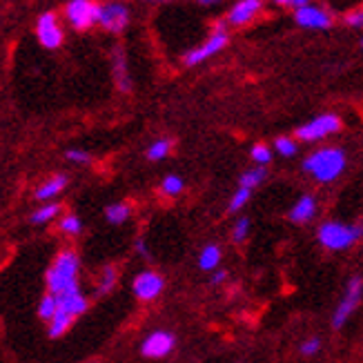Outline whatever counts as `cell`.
I'll use <instances>...</instances> for the list:
<instances>
[{
	"label": "cell",
	"mask_w": 363,
	"mask_h": 363,
	"mask_svg": "<svg viewBox=\"0 0 363 363\" xmlns=\"http://www.w3.org/2000/svg\"><path fill=\"white\" fill-rule=\"evenodd\" d=\"M288 216H290L292 223H298V225L308 223V220H312L314 216H317V199L310 196V194L301 196L292 205V210H290Z\"/></svg>",
	"instance_id": "cell-15"
},
{
	"label": "cell",
	"mask_w": 363,
	"mask_h": 363,
	"mask_svg": "<svg viewBox=\"0 0 363 363\" xmlns=\"http://www.w3.org/2000/svg\"><path fill=\"white\" fill-rule=\"evenodd\" d=\"M89 363H96V361H89Z\"/></svg>",
	"instance_id": "cell-40"
},
{
	"label": "cell",
	"mask_w": 363,
	"mask_h": 363,
	"mask_svg": "<svg viewBox=\"0 0 363 363\" xmlns=\"http://www.w3.org/2000/svg\"><path fill=\"white\" fill-rule=\"evenodd\" d=\"M317 239L325 250L341 252L352 247L359 239H363V225H350L341 220H325L317 230Z\"/></svg>",
	"instance_id": "cell-3"
},
{
	"label": "cell",
	"mask_w": 363,
	"mask_h": 363,
	"mask_svg": "<svg viewBox=\"0 0 363 363\" xmlns=\"http://www.w3.org/2000/svg\"><path fill=\"white\" fill-rule=\"evenodd\" d=\"M105 216H107V220L112 225H123L125 220H128L130 216H132V208L128 203H112L109 208L105 210Z\"/></svg>",
	"instance_id": "cell-21"
},
{
	"label": "cell",
	"mask_w": 363,
	"mask_h": 363,
	"mask_svg": "<svg viewBox=\"0 0 363 363\" xmlns=\"http://www.w3.org/2000/svg\"><path fill=\"white\" fill-rule=\"evenodd\" d=\"M74 319H76V317H72V314H67L65 310H58V312L54 314V319L50 321V328H47V335H50L52 339L62 337V335H65L67 330L74 325Z\"/></svg>",
	"instance_id": "cell-19"
},
{
	"label": "cell",
	"mask_w": 363,
	"mask_h": 363,
	"mask_svg": "<svg viewBox=\"0 0 363 363\" xmlns=\"http://www.w3.org/2000/svg\"><path fill=\"white\" fill-rule=\"evenodd\" d=\"M361 47H363V40H361Z\"/></svg>",
	"instance_id": "cell-41"
},
{
	"label": "cell",
	"mask_w": 363,
	"mask_h": 363,
	"mask_svg": "<svg viewBox=\"0 0 363 363\" xmlns=\"http://www.w3.org/2000/svg\"><path fill=\"white\" fill-rule=\"evenodd\" d=\"M274 150L281 154V156H286V159H290V156L296 154V140L290 138V136H279L274 140Z\"/></svg>",
	"instance_id": "cell-29"
},
{
	"label": "cell",
	"mask_w": 363,
	"mask_h": 363,
	"mask_svg": "<svg viewBox=\"0 0 363 363\" xmlns=\"http://www.w3.org/2000/svg\"><path fill=\"white\" fill-rule=\"evenodd\" d=\"M220 259H223V252H220V247L214 245V243H210V245H205L201 250V255H199V267H201L203 272H212V270H216V267H218Z\"/></svg>",
	"instance_id": "cell-18"
},
{
	"label": "cell",
	"mask_w": 363,
	"mask_h": 363,
	"mask_svg": "<svg viewBox=\"0 0 363 363\" xmlns=\"http://www.w3.org/2000/svg\"><path fill=\"white\" fill-rule=\"evenodd\" d=\"M134 247H136V252H138V255L143 257V259H150V250H147V245H145V241H143V239H138Z\"/></svg>",
	"instance_id": "cell-37"
},
{
	"label": "cell",
	"mask_w": 363,
	"mask_h": 363,
	"mask_svg": "<svg viewBox=\"0 0 363 363\" xmlns=\"http://www.w3.org/2000/svg\"><path fill=\"white\" fill-rule=\"evenodd\" d=\"M225 47H228V34H225V31H223V34H212L203 45L194 47V50H189V52L183 56V62H185L187 67L201 65L203 60H208V58L216 56L220 50H225Z\"/></svg>",
	"instance_id": "cell-8"
},
{
	"label": "cell",
	"mask_w": 363,
	"mask_h": 363,
	"mask_svg": "<svg viewBox=\"0 0 363 363\" xmlns=\"http://www.w3.org/2000/svg\"><path fill=\"white\" fill-rule=\"evenodd\" d=\"M65 156H67V161H72L76 165H87V163H91V156L85 150H67Z\"/></svg>",
	"instance_id": "cell-33"
},
{
	"label": "cell",
	"mask_w": 363,
	"mask_h": 363,
	"mask_svg": "<svg viewBox=\"0 0 363 363\" xmlns=\"http://www.w3.org/2000/svg\"><path fill=\"white\" fill-rule=\"evenodd\" d=\"M163 288H165V279L159 272H154V270L138 272L134 283H132L134 296L138 298V301H145V303L154 301V298H159Z\"/></svg>",
	"instance_id": "cell-7"
},
{
	"label": "cell",
	"mask_w": 363,
	"mask_h": 363,
	"mask_svg": "<svg viewBox=\"0 0 363 363\" xmlns=\"http://www.w3.org/2000/svg\"><path fill=\"white\" fill-rule=\"evenodd\" d=\"M78 272H81V259L74 250H62L47 270V290L56 296L76 294L78 288Z\"/></svg>",
	"instance_id": "cell-1"
},
{
	"label": "cell",
	"mask_w": 363,
	"mask_h": 363,
	"mask_svg": "<svg viewBox=\"0 0 363 363\" xmlns=\"http://www.w3.org/2000/svg\"><path fill=\"white\" fill-rule=\"evenodd\" d=\"M279 5H286V7H294V9H301L306 5H310V0H274Z\"/></svg>",
	"instance_id": "cell-35"
},
{
	"label": "cell",
	"mask_w": 363,
	"mask_h": 363,
	"mask_svg": "<svg viewBox=\"0 0 363 363\" xmlns=\"http://www.w3.org/2000/svg\"><path fill=\"white\" fill-rule=\"evenodd\" d=\"M58 312V296L56 294H45L43 298H40V303H38V317L43 319V321H47L50 323L52 319H54V314Z\"/></svg>",
	"instance_id": "cell-22"
},
{
	"label": "cell",
	"mask_w": 363,
	"mask_h": 363,
	"mask_svg": "<svg viewBox=\"0 0 363 363\" xmlns=\"http://www.w3.org/2000/svg\"><path fill=\"white\" fill-rule=\"evenodd\" d=\"M174 335L165 333V330H156L150 337H145L143 345H140V354L147 359H163L172 350H174Z\"/></svg>",
	"instance_id": "cell-9"
},
{
	"label": "cell",
	"mask_w": 363,
	"mask_h": 363,
	"mask_svg": "<svg viewBox=\"0 0 363 363\" xmlns=\"http://www.w3.org/2000/svg\"><path fill=\"white\" fill-rule=\"evenodd\" d=\"M152 3H163V0H152Z\"/></svg>",
	"instance_id": "cell-39"
},
{
	"label": "cell",
	"mask_w": 363,
	"mask_h": 363,
	"mask_svg": "<svg viewBox=\"0 0 363 363\" xmlns=\"http://www.w3.org/2000/svg\"><path fill=\"white\" fill-rule=\"evenodd\" d=\"M65 11L74 29H89L101 18V5L94 0H72Z\"/></svg>",
	"instance_id": "cell-6"
},
{
	"label": "cell",
	"mask_w": 363,
	"mask_h": 363,
	"mask_svg": "<svg viewBox=\"0 0 363 363\" xmlns=\"http://www.w3.org/2000/svg\"><path fill=\"white\" fill-rule=\"evenodd\" d=\"M294 21L296 25H301L306 29H328L330 25H333V18H330V13L317 5H306L301 9L294 11Z\"/></svg>",
	"instance_id": "cell-12"
},
{
	"label": "cell",
	"mask_w": 363,
	"mask_h": 363,
	"mask_svg": "<svg viewBox=\"0 0 363 363\" xmlns=\"http://www.w3.org/2000/svg\"><path fill=\"white\" fill-rule=\"evenodd\" d=\"M361 296H363V279L361 277H352L348 281V286H345V294L341 296V301L333 314V328L339 330L345 325V321H348L352 317V312L359 308L361 303Z\"/></svg>",
	"instance_id": "cell-5"
},
{
	"label": "cell",
	"mask_w": 363,
	"mask_h": 363,
	"mask_svg": "<svg viewBox=\"0 0 363 363\" xmlns=\"http://www.w3.org/2000/svg\"><path fill=\"white\" fill-rule=\"evenodd\" d=\"M301 354L303 357H314V354H319V350H321V339L319 337H310V339H306L303 343H301Z\"/></svg>",
	"instance_id": "cell-32"
},
{
	"label": "cell",
	"mask_w": 363,
	"mask_h": 363,
	"mask_svg": "<svg viewBox=\"0 0 363 363\" xmlns=\"http://www.w3.org/2000/svg\"><path fill=\"white\" fill-rule=\"evenodd\" d=\"M87 308H89V301L81 292L58 296V310H65L67 314H72V317H81V314L87 312Z\"/></svg>",
	"instance_id": "cell-16"
},
{
	"label": "cell",
	"mask_w": 363,
	"mask_h": 363,
	"mask_svg": "<svg viewBox=\"0 0 363 363\" xmlns=\"http://www.w3.org/2000/svg\"><path fill=\"white\" fill-rule=\"evenodd\" d=\"M69 179L65 174H54L52 179H47L38 189H36V199L38 201H52L54 196H58L62 189L67 187Z\"/></svg>",
	"instance_id": "cell-17"
},
{
	"label": "cell",
	"mask_w": 363,
	"mask_h": 363,
	"mask_svg": "<svg viewBox=\"0 0 363 363\" xmlns=\"http://www.w3.org/2000/svg\"><path fill=\"white\" fill-rule=\"evenodd\" d=\"M112 65H114L116 87L123 94H128L132 89V78H130V72H128V58H125L123 47H114V52H112Z\"/></svg>",
	"instance_id": "cell-14"
},
{
	"label": "cell",
	"mask_w": 363,
	"mask_h": 363,
	"mask_svg": "<svg viewBox=\"0 0 363 363\" xmlns=\"http://www.w3.org/2000/svg\"><path fill=\"white\" fill-rule=\"evenodd\" d=\"M261 7H263L261 0H239V3H236L228 13V23L234 27L245 25L261 11Z\"/></svg>",
	"instance_id": "cell-13"
},
{
	"label": "cell",
	"mask_w": 363,
	"mask_h": 363,
	"mask_svg": "<svg viewBox=\"0 0 363 363\" xmlns=\"http://www.w3.org/2000/svg\"><path fill=\"white\" fill-rule=\"evenodd\" d=\"M161 189H163V194H165V196L174 199V196H179V194L183 192V189H185V183H183V179L177 177V174H167V177L163 179V183H161Z\"/></svg>",
	"instance_id": "cell-27"
},
{
	"label": "cell",
	"mask_w": 363,
	"mask_h": 363,
	"mask_svg": "<svg viewBox=\"0 0 363 363\" xmlns=\"http://www.w3.org/2000/svg\"><path fill=\"white\" fill-rule=\"evenodd\" d=\"M341 130V118L337 114H321L296 130V140L301 143H317Z\"/></svg>",
	"instance_id": "cell-4"
},
{
	"label": "cell",
	"mask_w": 363,
	"mask_h": 363,
	"mask_svg": "<svg viewBox=\"0 0 363 363\" xmlns=\"http://www.w3.org/2000/svg\"><path fill=\"white\" fill-rule=\"evenodd\" d=\"M265 177H267L265 167H252V169H247V172H243V174H241V181H239L241 185L239 187L255 189L257 185H261L265 181Z\"/></svg>",
	"instance_id": "cell-24"
},
{
	"label": "cell",
	"mask_w": 363,
	"mask_h": 363,
	"mask_svg": "<svg viewBox=\"0 0 363 363\" xmlns=\"http://www.w3.org/2000/svg\"><path fill=\"white\" fill-rule=\"evenodd\" d=\"M228 279V272L225 270H218V272H214V277L210 279V286H220Z\"/></svg>",
	"instance_id": "cell-36"
},
{
	"label": "cell",
	"mask_w": 363,
	"mask_h": 363,
	"mask_svg": "<svg viewBox=\"0 0 363 363\" xmlns=\"http://www.w3.org/2000/svg\"><path fill=\"white\" fill-rule=\"evenodd\" d=\"M172 152V140L169 138H159L156 143L147 147V159L150 161H163L167 159V154Z\"/></svg>",
	"instance_id": "cell-25"
},
{
	"label": "cell",
	"mask_w": 363,
	"mask_h": 363,
	"mask_svg": "<svg viewBox=\"0 0 363 363\" xmlns=\"http://www.w3.org/2000/svg\"><path fill=\"white\" fill-rule=\"evenodd\" d=\"M303 169L319 183L337 181L345 169V152L339 147H321L303 161Z\"/></svg>",
	"instance_id": "cell-2"
},
{
	"label": "cell",
	"mask_w": 363,
	"mask_h": 363,
	"mask_svg": "<svg viewBox=\"0 0 363 363\" xmlns=\"http://www.w3.org/2000/svg\"><path fill=\"white\" fill-rule=\"evenodd\" d=\"M130 23V11L123 3H107V5H101V18H99V25L107 31H112V34H118Z\"/></svg>",
	"instance_id": "cell-11"
},
{
	"label": "cell",
	"mask_w": 363,
	"mask_h": 363,
	"mask_svg": "<svg viewBox=\"0 0 363 363\" xmlns=\"http://www.w3.org/2000/svg\"><path fill=\"white\" fill-rule=\"evenodd\" d=\"M252 161H255L257 165H267L272 161V150L267 145H263V143L255 145V147H252Z\"/></svg>",
	"instance_id": "cell-31"
},
{
	"label": "cell",
	"mask_w": 363,
	"mask_h": 363,
	"mask_svg": "<svg viewBox=\"0 0 363 363\" xmlns=\"http://www.w3.org/2000/svg\"><path fill=\"white\" fill-rule=\"evenodd\" d=\"M345 23L350 27H357V29H363V9H354L345 16Z\"/></svg>",
	"instance_id": "cell-34"
},
{
	"label": "cell",
	"mask_w": 363,
	"mask_h": 363,
	"mask_svg": "<svg viewBox=\"0 0 363 363\" xmlns=\"http://www.w3.org/2000/svg\"><path fill=\"white\" fill-rule=\"evenodd\" d=\"M58 214H60V205L58 203H47V205H40L38 210H34V214L29 216V220L34 225H45V223H50V220H54Z\"/></svg>",
	"instance_id": "cell-20"
},
{
	"label": "cell",
	"mask_w": 363,
	"mask_h": 363,
	"mask_svg": "<svg viewBox=\"0 0 363 363\" xmlns=\"http://www.w3.org/2000/svg\"><path fill=\"white\" fill-rule=\"evenodd\" d=\"M36 36L40 40L43 47H47V50H56V47H60L62 43V29L56 21V13L54 11H45L38 23H36Z\"/></svg>",
	"instance_id": "cell-10"
},
{
	"label": "cell",
	"mask_w": 363,
	"mask_h": 363,
	"mask_svg": "<svg viewBox=\"0 0 363 363\" xmlns=\"http://www.w3.org/2000/svg\"><path fill=\"white\" fill-rule=\"evenodd\" d=\"M250 194H252V189L239 187V189L234 192V196L230 199V208H228V210H230L232 214H236L239 210H243V208H245V203L250 201Z\"/></svg>",
	"instance_id": "cell-28"
},
{
	"label": "cell",
	"mask_w": 363,
	"mask_h": 363,
	"mask_svg": "<svg viewBox=\"0 0 363 363\" xmlns=\"http://www.w3.org/2000/svg\"><path fill=\"white\" fill-rule=\"evenodd\" d=\"M116 279H118V274H116V267L114 265H105L103 267V272H101V279H99V294L103 296V294H107V292H112L114 290V286H116Z\"/></svg>",
	"instance_id": "cell-23"
},
{
	"label": "cell",
	"mask_w": 363,
	"mask_h": 363,
	"mask_svg": "<svg viewBox=\"0 0 363 363\" xmlns=\"http://www.w3.org/2000/svg\"><path fill=\"white\" fill-rule=\"evenodd\" d=\"M199 3H203V5H214V3H218V0H199Z\"/></svg>",
	"instance_id": "cell-38"
},
{
	"label": "cell",
	"mask_w": 363,
	"mask_h": 363,
	"mask_svg": "<svg viewBox=\"0 0 363 363\" xmlns=\"http://www.w3.org/2000/svg\"><path fill=\"white\" fill-rule=\"evenodd\" d=\"M58 228L62 234H69V236H78L83 232V220L78 218L76 214H65L58 220Z\"/></svg>",
	"instance_id": "cell-26"
},
{
	"label": "cell",
	"mask_w": 363,
	"mask_h": 363,
	"mask_svg": "<svg viewBox=\"0 0 363 363\" xmlns=\"http://www.w3.org/2000/svg\"><path fill=\"white\" fill-rule=\"evenodd\" d=\"M247 234H250V218L239 216V220H236L234 228H232V241L234 243H243L247 239Z\"/></svg>",
	"instance_id": "cell-30"
}]
</instances>
